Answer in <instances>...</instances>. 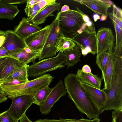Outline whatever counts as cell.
Here are the masks:
<instances>
[{
  "label": "cell",
  "instance_id": "cell-1",
  "mask_svg": "<svg viewBox=\"0 0 122 122\" xmlns=\"http://www.w3.org/2000/svg\"><path fill=\"white\" fill-rule=\"evenodd\" d=\"M64 81L68 97L79 111L90 119L98 117L100 114L99 110L81 86V81L76 74H69Z\"/></svg>",
  "mask_w": 122,
  "mask_h": 122
},
{
  "label": "cell",
  "instance_id": "cell-2",
  "mask_svg": "<svg viewBox=\"0 0 122 122\" xmlns=\"http://www.w3.org/2000/svg\"><path fill=\"white\" fill-rule=\"evenodd\" d=\"M115 61L112 86L107 91L104 102L99 110L103 111L122 109V45H115L113 48Z\"/></svg>",
  "mask_w": 122,
  "mask_h": 122
},
{
  "label": "cell",
  "instance_id": "cell-3",
  "mask_svg": "<svg viewBox=\"0 0 122 122\" xmlns=\"http://www.w3.org/2000/svg\"><path fill=\"white\" fill-rule=\"evenodd\" d=\"M57 14L59 25L65 38L73 39L87 29L82 16L77 10H70Z\"/></svg>",
  "mask_w": 122,
  "mask_h": 122
},
{
  "label": "cell",
  "instance_id": "cell-4",
  "mask_svg": "<svg viewBox=\"0 0 122 122\" xmlns=\"http://www.w3.org/2000/svg\"><path fill=\"white\" fill-rule=\"evenodd\" d=\"M53 78L50 74H45L23 83L1 87L4 92L5 95L7 96V98L11 99L23 95H32L41 88L49 86Z\"/></svg>",
  "mask_w": 122,
  "mask_h": 122
},
{
  "label": "cell",
  "instance_id": "cell-5",
  "mask_svg": "<svg viewBox=\"0 0 122 122\" xmlns=\"http://www.w3.org/2000/svg\"><path fill=\"white\" fill-rule=\"evenodd\" d=\"M63 53L59 51L56 56L34 62L30 66L28 65L27 72L29 77H36L46 72L65 66Z\"/></svg>",
  "mask_w": 122,
  "mask_h": 122
},
{
  "label": "cell",
  "instance_id": "cell-6",
  "mask_svg": "<svg viewBox=\"0 0 122 122\" xmlns=\"http://www.w3.org/2000/svg\"><path fill=\"white\" fill-rule=\"evenodd\" d=\"M50 25V30L38 57L39 61L55 56L57 52L56 47V45L60 39L64 37L59 25L57 14L55 19Z\"/></svg>",
  "mask_w": 122,
  "mask_h": 122
},
{
  "label": "cell",
  "instance_id": "cell-7",
  "mask_svg": "<svg viewBox=\"0 0 122 122\" xmlns=\"http://www.w3.org/2000/svg\"><path fill=\"white\" fill-rule=\"evenodd\" d=\"M11 99L12 100V102L7 111L14 120L16 122H18L25 114L28 109L34 103L32 95H24Z\"/></svg>",
  "mask_w": 122,
  "mask_h": 122
},
{
  "label": "cell",
  "instance_id": "cell-8",
  "mask_svg": "<svg viewBox=\"0 0 122 122\" xmlns=\"http://www.w3.org/2000/svg\"><path fill=\"white\" fill-rule=\"evenodd\" d=\"M71 40L77 44L84 56L89 53L93 55L97 53L96 36L89 32L87 29Z\"/></svg>",
  "mask_w": 122,
  "mask_h": 122
},
{
  "label": "cell",
  "instance_id": "cell-9",
  "mask_svg": "<svg viewBox=\"0 0 122 122\" xmlns=\"http://www.w3.org/2000/svg\"><path fill=\"white\" fill-rule=\"evenodd\" d=\"M67 93L62 81L61 80L52 88L51 91L46 100L40 107V112L42 114H48L51 111L54 104L62 96Z\"/></svg>",
  "mask_w": 122,
  "mask_h": 122
},
{
  "label": "cell",
  "instance_id": "cell-10",
  "mask_svg": "<svg viewBox=\"0 0 122 122\" xmlns=\"http://www.w3.org/2000/svg\"><path fill=\"white\" fill-rule=\"evenodd\" d=\"M0 35H3L5 38L2 46L15 55L21 52L27 46L24 39L12 30L0 31Z\"/></svg>",
  "mask_w": 122,
  "mask_h": 122
},
{
  "label": "cell",
  "instance_id": "cell-11",
  "mask_svg": "<svg viewBox=\"0 0 122 122\" xmlns=\"http://www.w3.org/2000/svg\"><path fill=\"white\" fill-rule=\"evenodd\" d=\"M51 29V25L35 32L24 39L26 46L34 51H41L46 42Z\"/></svg>",
  "mask_w": 122,
  "mask_h": 122
},
{
  "label": "cell",
  "instance_id": "cell-12",
  "mask_svg": "<svg viewBox=\"0 0 122 122\" xmlns=\"http://www.w3.org/2000/svg\"><path fill=\"white\" fill-rule=\"evenodd\" d=\"M115 39L111 29L104 27L99 29L96 33V54L106 51L114 46Z\"/></svg>",
  "mask_w": 122,
  "mask_h": 122
},
{
  "label": "cell",
  "instance_id": "cell-13",
  "mask_svg": "<svg viewBox=\"0 0 122 122\" xmlns=\"http://www.w3.org/2000/svg\"><path fill=\"white\" fill-rule=\"evenodd\" d=\"M84 5L97 14L107 16L108 11L113 3L111 1L102 0H74Z\"/></svg>",
  "mask_w": 122,
  "mask_h": 122
},
{
  "label": "cell",
  "instance_id": "cell-14",
  "mask_svg": "<svg viewBox=\"0 0 122 122\" xmlns=\"http://www.w3.org/2000/svg\"><path fill=\"white\" fill-rule=\"evenodd\" d=\"M25 64L15 58L9 57L0 66V85L7 77Z\"/></svg>",
  "mask_w": 122,
  "mask_h": 122
},
{
  "label": "cell",
  "instance_id": "cell-15",
  "mask_svg": "<svg viewBox=\"0 0 122 122\" xmlns=\"http://www.w3.org/2000/svg\"><path fill=\"white\" fill-rule=\"evenodd\" d=\"M80 84L99 110L106 98V94L105 91L103 89L96 88L81 81Z\"/></svg>",
  "mask_w": 122,
  "mask_h": 122
},
{
  "label": "cell",
  "instance_id": "cell-16",
  "mask_svg": "<svg viewBox=\"0 0 122 122\" xmlns=\"http://www.w3.org/2000/svg\"><path fill=\"white\" fill-rule=\"evenodd\" d=\"M42 29L38 25L28 22L26 18L23 17L19 24L15 27L14 31L17 35L24 39Z\"/></svg>",
  "mask_w": 122,
  "mask_h": 122
},
{
  "label": "cell",
  "instance_id": "cell-17",
  "mask_svg": "<svg viewBox=\"0 0 122 122\" xmlns=\"http://www.w3.org/2000/svg\"><path fill=\"white\" fill-rule=\"evenodd\" d=\"M61 6V3L48 5L41 10L31 21L32 24L36 25L44 23L47 18L54 15L53 13L56 11H58Z\"/></svg>",
  "mask_w": 122,
  "mask_h": 122
},
{
  "label": "cell",
  "instance_id": "cell-18",
  "mask_svg": "<svg viewBox=\"0 0 122 122\" xmlns=\"http://www.w3.org/2000/svg\"><path fill=\"white\" fill-rule=\"evenodd\" d=\"M114 46L110 47L109 49V55L105 72L102 77L104 81L103 90L107 91L112 86V81L114 66L115 59L113 53Z\"/></svg>",
  "mask_w": 122,
  "mask_h": 122
},
{
  "label": "cell",
  "instance_id": "cell-19",
  "mask_svg": "<svg viewBox=\"0 0 122 122\" xmlns=\"http://www.w3.org/2000/svg\"><path fill=\"white\" fill-rule=\"evenodd\" d=\"M41 52V51H33L27 46L21 52L10 56L27 64L35 62V59L39 56Z\"/></svg>",
  "mask_w": 122,
  "mask_h": 122
},
{
  "label": "cell",
  "instance_id": "cell-20",
  "mask_svg": "<svg viewBox=\"0 0 122 122\" xmlns=\"http://www.w3.org/2000/svg\"><path fill=\"white\" fill-rule=\"evenodd\" d=\"M81 82L88 84L98 89H100L102 82L101 78L97 75L84 72L78 69L76 74Z\"/></svg>",
  "mask_w": 122,
  "mask_h": 122
},
{
  "label": "cell",
  "instance_id": "cell-21",
  "mask_svg": "<svg viewBox=\"0 0 122 122\" xmlns=\"http://www.w3.org/2000/svg\"><path fill=\"white\" fill-rule=\"evenodd\" d=\"M63 54L65 57L64 65L68 68L81 61V52L77 46L71 49L64 52Z\"/></svg>",
  "mask_w": 122,
  "mask_h": 122
},
{
  "label": "cell",
  "instance_id": "cell-22",
  "mask_svg": "<svg viewBox=\"0 0 122 122\" xmlns=\"http://www.w3.org/2000/svg\"><path fill=\"white\" fill-rule=\"evenodd\" d=\"M20 10L16 5L8 4L0 2V19L12 20Z\"/></svg>",
  "mask_w": 122,
  "mask_h": 122
},
{
  "label": "cell",
  "instance_id": "cell-23",
  "mask_svg": "<svg viewBox=\"0 0 122 122\" xmlns=\"http://www.w3.org/2000/svg\"><path fill=\"white\" fill-rule=\"evenodd\" d=\"M39 1V0H27V4L24 10L27 16V20L28 22H31L35 16L42 9Z\"/></svg>",
  "mask_w": 122,
  "mask_h": 122
},
{
  "label": "cell",
  "instance_id": "cell-24",
  "mask_svg": "<svg viewBox=\"0 0 122 122\" xmlns=\"http://www.w3.org/2000/svg\"><path fill=\"white\" fill-rule=\"evenodd\" d=\"M52 89L49 86H46L36 92L32 95L34 103L40 106L47 97Z\"/></svg>",
  "mask_w": 122,
  "mask_h": 122
},
{
  "label": "cell",
  "instance_id": "cell-25",
  "mask_svg": "<svg viewBox=\"0 0 122 122\" xmlns=\"http://www.w3.org/2000/svg\"><path fill=\"white\" fill-rule=\"evenodd\" d=\"M28 66L27 64H25L7 77L3 82L12 80L23 81H29L27 72Z\"/></svg>",
  "mask_w": 122,
  "mask_h": 122
},
{
  "label": "cell",
  "instance_id": "cell-26",
  "mask_svg": "<svg viewBox=\"0 0 122 122\" xmlns=\"http://www.w3.org/2000/svg\"><path fill=\"white\" fill-rule=\"evenodd\" d=\"M109 49L106 51L97 54L96 57V63L102 71V77L104 76L107 63Z\"/></svg>",
  "mask_w": 122,
  "mask_h": 122
},
{
  "label": "cell",
  "instance_id": "cell-27",
  "mask_svg": "<svg viewBox=\"0 0 122 122\" xmlns=\"http://www.w3.org/2000/svg\"><path fill=\"white\" fill-rule=\"evenodd\" d=\"M75 43L72 40L64 37L61 38L56 45L57 52H62L71 49L76 46Z\"/></svg>",
  "mask_w": 122,
  "mask_h": 122
},
{
  "label": "cell",
  "instance_id": "cell-28",
  "mask_svg": "<svg viewBox=\"0 0 122 122\" xmlns=\"http://www.w3.org/2000/svg\"><path fill=\"white\" fill-rule=\"evenodd\" d=\"M76 8L77 11L82 16L84 21L86 25L87 30L96 36L95 26L93 22L87 15L80 10L77 7Z\"/></svg>",
  "mask_w": 122,
  "mask_h": 122
},
{
  "label": "cell",
  "instance_id": "cell-29",
  "mask_svg": "<svg viewBox=\"0 0 122 122\" xmlns=\"http://www.w3.org/2000/svg\"><path fill=\"white\" fill-rule=\"evenodd\" d=\"M115 31L116 42L115 45H118L122 42V29L115 22L112 21Z\"/></svg>",
  "mask_w": 122,
  "mask_h": 122
},
{
  "label": "cell",
  "instance_id": "cell-30",
  "mask_svg": "<svg viewBox=\"0 0 122 122\" xmlns=\"http://www.w3.org/2000/svg\"><path fill=\"white\" fill-rule=\"evenodd\" d=\"M0 122H16L7 110L0 114Z\"/></svg>",
  "mask_w": 122,
  "mask_h": 122
},
{
  "label": "cell",
  "instance_id": "cell-31",
  "mask_svg": "<svg viewBox=\"0 0 122 122\" xmlns=\"http://www.w3.org/2000/svg\"><path fill=\"white\" fill-rule=\"evenodd\" d=\"M75 119H64L60 118L59 119H51L46 118L44 119H39L32 122H73Z\"/></svg>",
  "mask_w": 122,
  "mask_h": 122
},
{
  "label": "cell",
  "instance_id": "cell-32",
  "mask_svg": "<svg viewBox=\"0 0 122 122\" xmlns=\"http://www.w3.org/2000/svg\"><path fill=\"white\" fill-rule=\"evenodd\" d=\"M112 117L115 122H122V109L114 110L113 111Z\"/></svg>",
  "mask_w": 122,
  "mask_h": 122
},
{
  "label": "cell",
  "instance_id": "cell-33",
  "mask_svg": "<svg viewBox=\"0 0 122 122\" xmlns=\"http://www.w3.org/2000/svg\"><path fill=\"white\" fill-rule=\"evenodd\" d=\"M108 15L112 21L115 22L122 29V19L116 16L112 11L111 12L108 13Z\"/></svg>",
  "mask_w": 122,
  "mask_h": 122
},
{
  "label": "cell",
  "instance_id": "cell-34",
  "mask_svg": "<svg viewBox=\"0 0 122 122\" xmlns=\"http://www.w3.org/2000/svg\"><path fill=\"white\" fill-rule=\"evenodd\" d=\"M27 81H20L17 80H12L7 81L3 82L0 85V86H9L21 84Z\"/></svg>",
  "mask_w": 122,
  "mask_h": 122
},
{
  "label": "cell",
  "instance_id": "cell-35",
  "mask_svg": "<svg viewBox=\"0 0 122 122\" xmlns=\"http://www.w3.org/2000/svg\"><path fill=\"white\" fill-rule=\"evenodd\" d=\"M27 0H0V2L8 4H20L26 3Z\"/></svg>",
  "mask_w": 122,
  "mask_h": 122
},
{
  "label": "cell",
  "instance_id": "cell-36",
  "mask_svg": "<svg viewBox=\"0 0 122 122\" xmlns=\"http://www.w3.org/2000/svg\"><path fill=\"white\" fill-rule=\"evenodd\" d=\"M55 0H39V3L42 9L48 5L55 3Z\"/></svg>",
  "mask_w": 122,
  "mask_h": 122
},
{
  "label": "cell",
  "instance_id": "cell-37",
  "mask_svg": "<svg viewBox=\"0 0 122 122\" xmlns=\"http://www.w3.org/2000/svg\"><path fill=\"white\" fill-rule=\"evenodd\" d=\"M14 55L13 53L8 51L2 46L0 48V57L10 56Z\"/></svg>",
  "mask_w": 122,
  "mask_h": 122
},
{
  "label": "cell",
  "instance_id": "cell-38",
  "mask_svg": "<svg viewBox=\"0 0 122 122\" xmlns=\"http://www.w3.org/2000/svg\"><path fill=\"white\" fill-rule=\"evenodd\" d=\"M112 11L117 16L122 19V10L120 8L117 7L115 4H113Z\"/></svg>",
  "mask_w": 122,
  "mask_h": 122
},
{
  "label": "cell",
  "instance_id": "cell-39",
  "mask_svg": "<svg viewBox=\"0 0 122 122\" xmlns=\"http://www.w3.org/2000/svg\"><path fill=\"white\" fill-rule=\"evenodd\" d=\"M100 120L99 117L94 118L92 120L86 119L82 117L81 119H75V121L73 122H99Z\"/></svg>",
  "mask_w": 122,
  "mask_h": 122
},
{
  "label": "cell",
  "instance_id": "cell-40",
  "mask_svg": "<svg viewBox=\"0 0 122 122\" xmlns=\"http://www.w3.org/2000/svg\"><path fill=\"white\" fill-rule=\"evenodd\" d=\"M81 70L83 71L85 73L91 74H93L92 72L90 67L88 65H84Z\"/></svg>",
  "mask_w": 122,
  "mask_h": 122
},
{
  "label": "cell",
  "instance_id": "cell-41",
  "mask_svg": "<svg viewBox=\"0 0 122 122\" xmlns=\"http://www.w3.org/2000/svg\"><path fill=\"white\" fill-rule=\"evenodd\" d=\"M19 122H32L25 114L20 120Z\"/></svg>",
  "mask_w": 122,
  "mask_h": 122
},
{
  "label": "cell",
  "instance_id": "cell-42",
  "mask_svg": "<svg viewBox=\"0 0 122 122\" xmlns=\"http://www.w3.org/2000/svg\"><path fill=\"white\" fill-rule=\"evenodd\" d=\"M70 10L69 6L67 5H65L62 7L61 10L60 12H64Z\"/></svg>",
  "mask_w": 122,
  "mask_h": 122
},
{
  "label": "cell",
  "instance_id": "cell-43",
  "mask_svg": "<svg viewBox=\"0 0 122 122\" xmlns=\"http://www.w3.org/2000/svg\"><path fill=\"white\" fill-rule=\"evenodd\" d=\"M5 39V37L3 35H0V48L2 46Z\"/></svg>",
  "mask_w": 122,
  "mask_h": 122
},
{
  "label": "cell",
  "instance_id": "cell-44",
  "mask_svg": "<svg viewBox=\"0 0 122 122\" xmlns=\"http://www.w3.org/2000/svg\"><path fill=\"white\" fill-rule=\"evenodd\" d=\"M7 99V98L5 95L0 94V103L6 101Z\"/></svg>",
  "mask_w": 122,
  "mask_h": 122
},
{
  "label": "cell",
  "instance_id": "cell-45",
  "mask_svg": "<svg viewBox=\"0 0 122 122\" xmlns=\"http://www.w3.org/2000/svg\"><path fill=\"white\" fill-rule=\"evenodd\" d=\"M10 56L0 57V66Z\"/></svg>",
  "mask_w": 122,
  "mask_h": 122
},
{
  "label": "cell",
  "instance_id": "cell-46",
  "mask_svg": "<svg viewBox=\"0 0 122 122\" xmlns=\"http://www.w3.org/2000/svg\"><path fill=\"white\" fill-rule=\"evenodd\" d=\"M93 17L95 22L97 20L100 19V17L99 15L97 14H94L93 15Z\"/></svg>",
  "mask_w": 122,
  "mask_h": 122
},
{
  "label": "cell",
  "instance_id": "cell-47",
  "mask_svg": "<svg viewBox=\"0 0 122 122\" xmlns=\"http://www.w3.org/2000/svg\"><path fill=\"white\" fill-rule=\"evenodd\" d=\"M107 17L104 15H101L100 18V20L101 21H104L106 20L107 18Z\"/></svg>",
  "mask_w": 122,
  "mask_h": 122
},
{
  "label": "cell",
  "instance_id": "cell-48",
  "mask_svg": "<svg viewBox=\"0 0 122 122\" xmlns=\"http://www.w3.org/2000/svg\"><path fill=\"white\" fill-rule=\"evenodd\" d=\"M0 94L5 95L4 93L1 88L0 86Z\"/></svg>",
  "mask_w": 122,
  "mask_h": 122
},
{
  "label": "cell",
  "instance_id": "cell-49",
  "mask_svg": "<svg viewBox=\"0 0 122 122\" xmlns=\"http://www.w3.org/2000/svg\"><path fill=\"white\" fill-rule=\"evenodd\" d=\"M112 122H115V120L114 119H113L112 121Z\"/></svg>",
  "mask_w": 122,
  "mask_h": 122
}]
</instances>
